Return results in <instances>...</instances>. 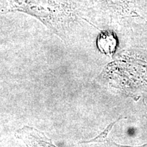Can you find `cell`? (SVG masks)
Masks as SVG:
<instances>
[{"label":"cell","mask_w":147,"mask_h":147,"mask_svg":"<svg viewBox=\"0 0 147 147\" xmlns=\"http://www.w3.org/2000/svg\"><path fill=\"white\" fill-rule=\"evenodd\" d=\"M10 12L34 16L64 42H70L86 17L73 0H6Z\"/></svg>","instance_id":"obj_1"},{"label":"cell","mask_w":147,"mask_h":147,"mask_svg":"<svg viewBox=\"0 0 147 147\" xmlns=\"http://www.w3.org/2000/svg\"><path fill=\"white\" fill-rule=\"evenodd\" d=\"M96 44L97 49L101 53L112 57L118 47V38L113 31H102L97 36Z\"/></svg>","instance_id":"obj_2"},{"label":"cell","mask_w":147,"mask_h":147,"mask_svg":"<svg viewBox=\"0 0 147 147\" xmlns=\"http://www.w3.org/2000/svg\"><path fill=\"white\" fill-rule=\"evenodd\" d=\"M146 22H147V21H146Z\"/></svg>","instance_id":"obj_4"},{"label":"cell","mask_w":147,"mask_h":147,"mask_svg":"<svg viewBox=\"0 0 147 147\" xmlns=\"http://www.w3.org/2000/svg\"><path fill=\"white\" fill-rule=\"evenodd\" d=\"M86 18L98 0H73Z\"/></svg>","instance_id":"obj_3"}]
</instances>
